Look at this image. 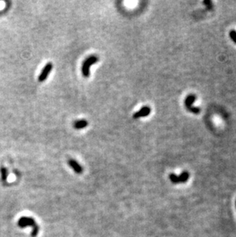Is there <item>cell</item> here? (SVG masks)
Listing matches in <instances>:
<instances>
[{
  "label": "cell",
  "mask_w": 236,
  "mask_h": 237,
  "mask_svg": "<svg viewBox=\"0 0 236 237\" xmlns=\"http://www.w3.org/2000/svg\"><path fill=\"white\" fill-rule=\"evenodd\" d=\"M98 57L95 55L89 56L83 61L82 67H81V72H82L83 76L85 78H88L90 76V67L94 64H96L98 61Z\"/></svg>",
  "instance_id": "1"
},
{
  "label": "cell",
  "mask_w": 236,
  "mask_h": 237,
  "mask_svg": "<svg viewBox=\"0 0 236 237\" xmlns=\"http://www.w3.org/2000/svg\"><path fill=\"white\" fill-rule=\"evenodd\" d=\"M195 99H196V97L195 95H190L187 96V97H186L184 101L185 106H186V109L189 111L192 112L193 114H198L200 112V109L198 108H195V107L192 106V104L195 101Z\"/></svg>",
  "instance_id": "2"
},
{
  "label": "cell",
  "mask_w": 236,
  "mask_h": 237,
  "mask_svg": "<svg viewBox=\"0 0 236 237\" xmlns=\"http://www.w3.org/2000/svg\"><path fill=\"white\" fill-rule=\"evenodd\" d=\"M190 178V174L187 171H183L179 176H176L174 174H171L170 175V179L172 183H186Z\"/></svg>",
  "instance_id": "3"
},
{
  "label": "cell",
  "mask_w": 236,
  "mask_h": 237,
  "mask_svg": "<svg viewBox=\"0 0 236 237\" xmlns=\"http://www.w3.org/2000/svg\"><path fill=\"white\" fill-rule=\"evenodd\" d=\"M52 68H53V65H52V63L48 62V64H46V65H45V66L43 68L42 71H41V74L39 75V76H38V81H40V82H43V81H45V80L47 79V78H48L49 73L52 72Z\"/></svg>",
  "instance_id": "4"
},
{
  "label": "cell",
  "mask_w": 236,
  "mask_h": 237,
  "mask_svg": "<svg viewBox=\"0 0 236 237\" xmlns=\"http://www.w3.org/2000/svg\"><path fill=\"white\" fill-rule=\"evenodd\" d=\"M36 225L35 221L33 218L31 217H26V216H23V217L20 218L18 221V226L21 228H25L27 226H35Z\"/></svg>",
  "instance_id": "5"
},
{
  "label": "cell",
  "mask_w": 236,
  "mask_h": 237,
  "mask_svg": "<svg viewBox=\"0 0 236 237\" xmlns=\"http://www.w3.org/2000/svg\"><path fill=\"white\" fill-rule=\"evenodd\" d=\"M150 112H151V108L148 106H144L140 108L136 113H134L133 117L134 119H138L140 118V117H147V116L150 114Z\"/></svg>",
  "instance_id": "6"
},
{
  "label": "cell",
  "mask_w": 236,
  "mask_h": 237,
  "mask_svg": "<svg viewBox=\"0 0 236 237\" xmlns=\"http://www.w3.org/2000/svg\"><path fill=\"white\" fill-rule=\"evenodd\" d=\"M68 164L69 165V167L73 169V171H74L76 174H80L83 173V167L77 163V161L74 159H70L68 160Z\"/></svg>",
  "instance_id": "7"
},
{
  "label": "cell",
  "mask_w": 236,
  "mask_h": 237,
  "mask_svg": "<svg viewBox=\"0 0 236 237\" xmlns=\"http://www.w3.org/2000/svg\"><path fill=\"white\" fill-rule=\"evenodd\" d=\"M88 125V122L86 120H78L74 121L73 124V127L75 129H83Z\"/></svg>",
  "instance_id": "8"
},
{
  "label": "cell",
  "mask_w": 236,
  "mask_h": 237,
  "mask_svg": "<svg viewBox=\"0 0 236 237\" xmlns=\"http://www.w3.org/2000/svg\"><path fill=\"white\" fill-rule=\"evenodd\" d=\"M0 171H1V176H2V181L4 182V183H5V182H6V180H7L8 174H9L7 169H6L5 167H1Z\"/></svg>",
  "instance_id": "9"
},
{
  "label": "cell",
  "mask_w": 236,
  "mask_h": 237,
  "mask_svg": "<svg viewBox=\"0 0 236 237\" xmlns=\"http://www.w3.org/2000/svg\"><path fill=\"white\" fill-rule=\"evenodd\" d=\"M38 232H39V226L36 224L35 226L32 227V233H31V236H32V237H35L36 236L38 235Z\"/></svg>",
  "instance_id": "10"
},
{
  "label": "cell",
  "mask_w": 236,
  "mask_h": 237,
  "mask_svg": "<svg viewBox=\"0 0 236 237\" xmlns=\"http://www.w3.org/2000/svg\"><path fill=\"white\" fill-rule=\"evenodd\" d=\"M230 35L232 38V39L236 42V33L235 32H232L230 33Z\"/></svg>",
  "instance_id": "11"
},
{
  "label": "cell",
  "mask_w": 236,
  "mask_h": 237,
  "mask_svg": "<svg viewBox=\"0 0 236 237\" xmlns=\"http://www.w3.org/2000/svg\"><path fill=\"white\" fill-rule=\"evenodd\" d=\"M235 204H236V201H235Z\"/></svg>",
  "instance_id": "12"
}]
</instances>
